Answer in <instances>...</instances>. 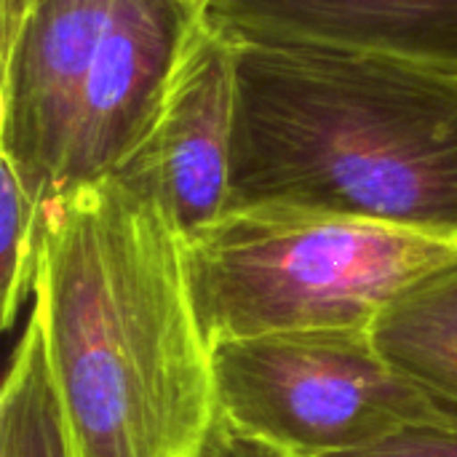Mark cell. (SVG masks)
<instances>
[{"mask_svg":"<svg viewBox=\"0 0 457 457\" xmlns=\"http://www.w3.org/2000/svg\"><path fill=\"white\" fill-rule=\"evenodd\" d=\"M29 313L70 457H204L214 359L182 233L118 174L43 204Z\"/></svg>","mask_w":457,"mask_h":457,"instance_id":"1","label":"cell"},{"mask_svg":"<svg viewBox=\"0 0 457 457\" xmlns=\"http://www.w3.org/2000/svg\"><path fill=\"white\" fill-rule=\"evenodd\" d=\"M230 201L457 238V64L230 40Z\"/></svg>","mask_w":457,"mask_h":457,"instance_id":"2","label":"cell"},{"mask_svg":"<svg viewBox=\"0 0 457 457\" xmlns=\"http://www.w3.org/2000/svg\"><path fill=\"white\" fill-rule=\"evenodd\" d=\"M209 345L295 329H372L457 238L292 206H236L182 236Z\"/></svg>","mask_w":457,"mask_h":457,"instance_id":"3","label":"cell"},{"mask_svg":"<svg viewBox=\"0 0 457 457\" xmlns=\"http://www.w3.org/2000/svg\"><path fill=\"white\" fill-rule=\"evenodd\" d=\"M220 423L281 457H337L457 423L380 353L372 329H295L212 345Z\"/></svg>","mask_w":457,"mask_h":457,"instance_id":"4","label":"cell"},{"mask_svg":"<svg viewBox=\"0 0 457 457\" xmlns=\"http://www.w3.org/2000/svg\"><path fill=\"white\" fill-rule=\"evenodd\" d=\"M112 0H35L0 32V161L37 204L62 193L91 59Z\"/></svg>","mask_w":457,"mask_h":457,"instance_id":"5","label":"cell"},{"mask_svg":"<svg viewBox=\"0 0 457 457\" xmlns=\"http://www.w3.org/2000/svg\"><path fill=\"white\" fill-rule=\"evenodd\" d=\"M233 112V43L198 19L147 137L115 171L150 195L182 236L228 212Z\"/></svg>","mask_w":457,"mask_h":457,"instance_id":"6","label":"cell"},{"mask_svg":"<svg viewBox=\"0 0 457 457\" xmlns=\"http://www.w3.org/2000/svg\"><path fill=\"white\" fill-rule=\"evenodd\" d=\"M198 19L195 0H112L59 195L115 174L142 145Z\"/></svg>","mask_w":457,"mask_h":457,"instance_id":"7","label":"cell"},{"mask_svg":"<svg viewBox=\"0 0 457 457\" xmlns=\"http://www.w3.org/2000/svg\"><path fill=\"white\" fill-rule=\"evenodd\" d=\"M228 40H303L457 64V0H201Z\"/></svg>","mask_w":457,"mask_h":457,"instance_id":"8","label":"cell"},{"mask_svg":"<svg viewBox=\"0 0 457 457\" xmlns=\"http://www.w3.org/2000/svg\"><path fill=\"white\" fill-rule=\"evenodd\" d=\"M372 337L412 388L457 420V262L402 292Z\"/></svg>","mask_w":457,"mask_h":457,"instance_id":"9","label":"cell"},{"mask_svg":"<svg viewBox=\"0 0 457 457\" xmlns=\"http://www.w3.org/2000/svg\"><path fill=\"white\" fill-rule=\"evenodd\" d=\"M0 457H70L43 332L32 313L0 391Z\"/></svg>","mask_w":457,"mask_h":457,"instance_id":"10","label":"cell"},{"mask_svg":"<svg viewBox=\"0 0 457 457\" xmlns=\"http://www.w3.org/2000/svg\"><path fill=\"white\" fill-rule=\"evenodd\" d=\"M43 230V204H37L16 171L0 161V316L11 329L21 305L32 300L37 252Z\"/></svg>","mask_w":457,"mask_h":457,"instance_id":"11","label":"cell"},{"mask_svg":"<svg viewBox=\"0 0 457 457\" xmlns=\"http://www.w3.org/2000/svg\"><path fill=\"white\" fill-rule=\"evenodd\" d=\"M337 457H457V423L404 428L372 447Z\"/></svg>","mask_w":457,"mask_h":457,"instance_id":"12","label":"cell"},{"mask_svg":"<svg viewBox=\"0 0 457 457\" xmlns=\"http://www.w3.org/2000/svg\"><path fill=\"white\" fill-rule=\"evenodd\" d=\"M204 457H281L270 450H265L262 445H254L238 434H233L228 426L217 423L209 445H206V453Z\"/></svg>","mask_w":457,"mask_h":457,"instance_id":"13","label":"cell"},{"mask_svg":"<svg viewBox=\"0 0 457 457\" xmlns=\"http://www.w3.org/2000/svg\"><path fill=\"white\" fill-rule=\"evenodd\" d=\"M35 0H0V32L11 29L29 8Z\"/></svg>","mask_w":457,"mask_h":457,"instance_id":"14","label":"cell"},{"mask_svg":"<svg viewBox=\"0 0 457 457\" xmlns=\"http://www.w3.org/2000/svg\"><path fill=\"white\" fill-rule=\"evenodd\" d=\"M195 3H198V5H201V0H195Z\"/></svg>","mask_w":457,"mask_h":457,"instance_id":"15","label":"cell"}]
</instances>
